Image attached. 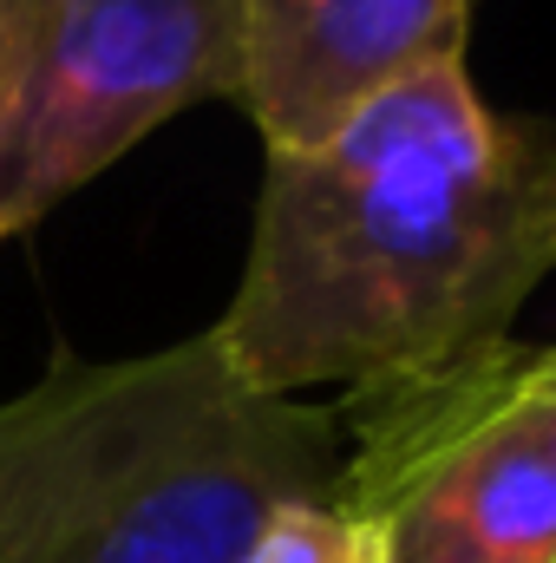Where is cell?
Instances as JSON below:
<instances>
[{"label":"cell","mask_w":556,"mask_h":563,"mask_svg":"<svg viewBox=\"0 0 556 563\" xmlns=\"http://www.w3.org/2000/svg\"><path fill=\"white\" fill-rule=\"evenodd\" d=\"M334 472V407L249 387L210 334L59 361L0 407V563H243Z\"/></svg>","instance_id":"2"},{"label":"cell","mask_w":556,"mask_h":563,"mask_svg":"<svg viewBox=\"0 0 556 563\" xmlns=\"http://www.w3.org/2000/svg\"><path fill=\"white\" fill-rule=\"evenodd\" d=\"M551 269L556 132L498 119L458 59L308 151H263L249 263L210 341L276 400L360 394L504 347Z\"/></svg>","instance_id":"1"},{"label":"cell","mask_w":556,"mask_h":563,"mask_svg":"<svg viewBox=\"0 0 556 563\" xmlns=\"http://www.w3.org/2000/svg\"><path fill=\"white\" fill-rule=\"evenodd\" d=\"M7 79L13 66H7V0H0V144H7Z\"/></svg>","instance_id":"7"},{"label":"cell","mask_w":556,"mask_h":563,"mask_svg":"<svg viewBox=\"0 0 556 563\" xmlns=\"http://www.w3.org/2000/svg\"><path fill=\"white\" fill-rule=\"evenodd\" d=\"M7 66L0 243L164 119L236 99L243 0H7Z\"/></svg>","instance_id":"4"},{"label":"cell","mask_w":556,"mask_h":563,"mask_svg":"<svg viewBox=\"0 0 556 563\" xmlns=\"http://www.w3.org/2000/svg\"><path fill=\"white\" fill-rule=\"evenodd\" d=\"M243 563H387V551H380L374 525H360L334 498H301V505H281L263 518Z\"/></svg>","instance_id":"6"},{"label":"cell","mask_w":556,"mask_h":563,"mask_svg":"<svg viewBox=\"0 0 556 563\" xmlns=\"http://www.w3.org/2000/svg\"><path fill=\"white\" fill-rule=\"evenodd\" d=\"M551 354H556V341H551Z\"/></svg>","instance_id":"8"},{"label":"cell","mask_w":556,"mask_h":563,"mask_svg":"<svg viewBox=\"0 0 556 563\" xmlns=\"http://www.w3.org/2000/svg\"><path fill=\"white\" fill-rule=\"evenodd\" d=\"M334 505L387 563H556V354L485 347L458 367L341 394Z\"/></svg>","instance_id":"3"},{"label":"cell","mask_w":556,"mask_h":563,"mask_svg":"<svg viewBox=\"0 0 556 563\" xmlns=\"http://www.w3.org/2000/svg\"><path fill=\"white\" fill-rule=\"evenodd\" d=\"M471 0H243V112L308 151L387 86L465 59Z\"/></svg>","instance_id":"5"}]
</instances>
